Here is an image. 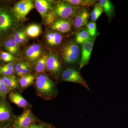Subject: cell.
<instances>
[{
  "label": "cell",
  "mask_w": 128,
  "mask_h": 128,
  "mask_svg": "<svg viewBox=\"0 0 128 128\" xmlns=\"http://www.w3.org/2000/svg\"><path fill=\"white\" fill-rule=\"evenodd\" d=\"M81 49L76 42L70 41L62 47L61 55L65 63L75 64L80 62Z\"/></svg>",
  "instance_id": "cell-1"
},
{
  "label": "cell",
  "mask_w": 128,
  "mask_h": 128,
  "mask_svg": "<svg viewBox=\"0 0 128 128\" xmlns=\"http://www.w3.org/2000/svg\"><path fill=\"white\" fill-rule=\"evenodd\" d=\"M82 8L80 6H73L64 0L56 2L52 6L53 11L57 16L66 19L75 16Z\"/></svg>",
  "instance_id": "cell-2"
},
{
  "label": "cell",
  "mask_w": 128,
  "mask_h": 128,
  "mask_svg": "<svg viewBox=\"0 0 128 128\" xmlns=\"http://www.w3.org/2000/svg\"><path fill=\"white\" fill-rule=\"evenodd\" d=\"M36 86L37 91L42 96H50L57 94V90L54 83L44 74L39 75L37 77Z\"/></svg>",
  "instance_id": "cell-3"
},
{
  "label": "cell",
  "mask_w": 128,
  "mask_h": 128,
  "mask_svg": "<svg viewBox=\"0 0 128 128\" xmlns=\"http://www.w3.org/2000/svg\"><path fill=\"white\" fill-rule=\"evenodd\" d=\"M34 4L32 0H22L14 5L12 12L15 18L19 21H22L34 8Z\"/></svg>",
  "instance_id": "cell-4"
},
{
  "label": "cell",
  "mask_w": 128,
  "mask_h": 128,
  "mask_svg": "<svg viewBox=\"0 0 128 128\" xmlns=\"http://www.w3.org/2000/svg\"><path fill=\"white\" fill-rule=\"evenodd\" d=\"M62 80L66 82L77 83L81 85L88 90H90L86 80L83 78L78 70L72 68H68L65 70L62 74Z\"/></svg>",
  "instance_id": "cell-5"
},
{
  "label": "cell",
  "mask_w": 128,
  "mask_h": 128,
  "mask_svg": "<svg viewBox=\"0 0 128 128\" xmlns=\"http://www.w3.org/2000/svg\"><path fill=\"white\" fill-rule=\"evenodd\" d=\"M14 17L7 9L0 8V34H6L12 30L16 23Z\"/></svg>",
  "instance_id": "cell-6"
},
{
  "label": "cell",
  "mask_w": 128,
  "mask_h": 128,
  "mask_svg": "<svg viewBox=\"0 0 128 128\" xmlns=\"http://www.w3.org/2000/svg\"><path fill=\"white\" fill-rule=\"evenodd\" d=\"M96 37L92 38L91 39L82 45L80 58L79 62V70H80L89 63Z\"/></svg>",
  "instance_id": "cell-7"
},
{
  "label": "cell",
  "mask_w": 128,
  "mask_h": 128,
  "mask_svg": "<svg viewBox=\"0 0 128 128\" xmlns=\"http://www.w3.org/2000/svg\"><path fill=\"white\" fill-rule=\"evenodd\" d=\"M34 120L32 112L28 109L16 118L14 122V128H27L32 125Z\"/></svg>",
  "instance_id": "cell-8"
},
{
  "label": "cell",
  "mask_w": 128,
  "mask_h": 128,
  "mask_svg": "<svg viewBox=\"0 0 128 128\" xmlns=\"http://www.w3.org/2000/svg\"><path fill=\"white\" fill-rule=\"evenodd\" d=\"M90 14L87 9L82 8L75 16L74 25L76 28L82 27L88 23Z\"/></svg>",
  "instance_id": "cell-9"
},
{
  "label": "cell",
  "mask_w": 128,
  "mask_h": 128,
  "mask_svg": "<svg viewBox=\"0 0 128 128\" xmlns=\"http://www.w3.org/2000/svg\"><path fill=\"white\" fill-rule=\"evenodd\" d=\"M51 2L46 0H36L34 1L35 7L43 20L46 15L52 10Z\"/></svg>",
  "instance_id": "cell-10"
},
{
  "label": "cell",
  "mask_w": 128,
  "mask_h": 128,
  "mask_svg": "<svg viewBox=\"0 0 128 128\" xmlns=\"http://www.w3.org/2000/svg\"><path fill=\"white\" fill-rule=\"evenodd\" d=\"M46 68L48 71L54 73L58 74L61 70V64L57 56L50 54L48 56L46 64Z\"/></svg>",
  "instance_id": "cell-11"
},
{
  "label": "cell",
  "mask_w": 128,
  "mask_h": 128,
  "mask_svg": "<svg viewBox=\"0 0 128 128\" xmlns=\"http://www.w3.org/2000/svg\"><path fill=\"white\" fill-rule=\"evenodd\" d=\"M72 24L70 20L60 18L57 19L50 27L53 30L62 33H66L70 31Z\"/></svg>",
  "instance_id": "cell-12"
},
{
  "label": "cell",
  "mask_w": 128,
  "mask_h": 128,
  "mask_svg": "<svg viewBox=\"0 0 128 128\" xmlns=\"http://www.w3.org/2000/svg\"><path fill=\"white\" fill-rule=\"evenodd\" d=\"M42 54V50L39 44H35L30 46L25 52L26 57L32 62L38 60Z\"/></svg>",
  "instance_id": "cell-13"
},
{
  "label": "cell",
  "mask_w": 128,
  "mask_h": 128,
  "mask_svg": "<svg viewBox=\"0 0 128 128\" xmlns=\"http://www.w3.org/2000/svg\"><path fill=\"white\" fill-rule=\"evenodd\" d=\"M12 112L10 108L6 101H0V122H5L10 119Z\"/></svg>",
  "instance_id": "cell-14"
},
{
  "label": "cell",
  "mask_w": 128,
  "mask_h": 128,
  "mask_svg": "<svg viewBox=\"0 0 128 128\" xmlns=\"http://www.w3.org/2000/svg\"><path fill=\"white\" fill-rule=\"evenodd\" d=\"M98 3L102 8L108 19L109 21H111L114 13V6L112 2L109 0H100Z\"/></svg>",
  "instance_id": "cell-15"
},
{
  "label": "cell",
  "mask_w": 128,
  "mask_h": 128,
  "mask_svg": "<svg viewBox=\"0 0 128 128\" xmlns=\"http://www.w3.org/2000/svg\"><path fill=\"white\" fill-rule=\"evenodd\" d=\"M9 99L12 103L19 107L26 108L28 105L27 101L18 92H11L9 95Z\"/></svg>",
  "instance_id": "cell-16"
},
{
  "label": "cell",
  "mask_w": 128,
  "mask_h": 128,
  "mask_svg": "<svg viewBox=\"0 0 128 128\" xmlns=\"http://www.w3.org/2000/svg\"><path fill=\"white\" fill-rule=\"evenodd\" d=\"M1 79L5 83L9 90L17 88L18 82L14 76H2Z\"/></svg>",
  "instance_id": "cell-17"
},
{
  "label": "cell",
  "mask_w": 128,
  "mask_h": 128,
  "mask_svg": "<svg viewBox=\"0 0 128 128\" xmlns=\"http://www.w3.org/2000/svg\"><path fill=\"white\" fill-rule=\"evenodd\" d=\"M65 2L76 6L80 7H92L96 4V0H65Z\"/></svg>",
  "instance_id": "cell-18"
},
{
  "label": "cell",
  "mask_w": 128,
  "mask_h": 128,
  "mask_svg": "<svg viewBox=\"0 0 128 128\" xmlns=\"http://www.w3.org/2000/svg\"><path fill=\"white\" fill-rule=\"evenodd\" d=\"M26 34L32 38H35L39 36L41 32V29L39 25L33 24L29 25L26 29Z\"/></svg>",
  "instance_id": "cell-19"
},
{
  "label": "cell",
  "mask_w": 128,
  "mask_h": 128,
  "mask_svg": "<svg viewBox=\"0 0 128 128\" xmlns=\"http://www.w3.org/2000/svg\"><path fill=\"white\" fill-rule=\"evenodd\" d=\"M92 38L87 30L84 29L77 33L76 35L75 41L78 44L82 45Z\"/></svg>",
  "instance_id": "cell-20"
},
{
  "label": "cell",
  "mask_w": 128,
  "mask_h": 128,
  "mask_svg": "<svg viewBox=\"0 0 128 128\" xmlns=\"http://www.w3.org/2000/svg\"><path fill=\"white\" fill-rule=\"evenodd\" d=\"M18 46L13 39L8 40L4 44L6 50L12 55L16 54L18 52Z\"/></svg>",
  "instance_id": "cell-21"
},
{
  "label": "cell",
  "mask_w": 128,
  "mask_h": 128,
  "mask_svg": "<svg viewBox=\"0 0 128 128\" xmlns=\"http://www.w3.org/2000/svg\"><path fill=\"white\" fill-rule=\"evenodd\" d=\"M35 77L34 75L28 74L22 76L19 80V83L21 87L26 88L32 84L34 81Z\"/></svg>",
  "instance_id": "cell-22"
},
{
  "label": "cell",
  "mask_w": 128,
  "mask_h": 128,
  "mask_svg": "<svg viewBox=\"0 0 128 128\" xmlns=\"http://www.w3.org/2000/svg\"><path fill=\"white\" fill-rule=\"evenodd\" d=\"M48 56H43L38 59L35 66V71L38 73H43L46 68V61Z\"/></svg>",
  "instance_id": "cell-23"
},
{
  "label": "cell",
  "mask_w": 128,
  "mask_h": 128,
  "mask_svg": "<svg viewBox=\"0 0 128 128\" xmlns=\"http://www.w3.org/2000/svg\"><path fill=\"white\" fill-rule=\"evenodd\" d=\"M103 12V9L99 3L96 4L90 15L92 22H95L96 21Z\"/></svg>",
  "instance_id": "cell-24"
},
{
  "label": "cell",
  "mask_w": 128,
  "mask_h": 128,
  "mask_svg": "<svg viewBox=\"0 0 128 128\" xmlns=\"http://www.w3.org/2000/svg\"><path fill=\"white\" fill-rule=\"evenodd\" d=\"M26 35L25 31H18L14 34L13 40L18 46L25 42L26 40Z\"/></svg>",
  "instance_id": "cell-25"
},
{
  "label": "cell",
  "mask_w": 128,
  "mask_h": 128,
  "mask_svg": "<svg viewBox=\"0 0 128 128\" xmlns=\"http://www.w3.org/2000/svg\"><path fill=\"white\" fill-rule=\"evenodd\" d=\"M86 30L92 38H94L98 36L97 28L95 22H92L87 24Z\"/></svg>",
  "instance_id": "cell-26"
},
{
  "label": "cell",
  "mask_w": 128,
  "mask_h": 128,
  "mask_svg": "<svg viewBox=\"0 0 128 128\" xmlns=\"http://www.w3.org/2000/svg\"><path fill=\"white\" fill-rule=\"evenodd\" d=\"M57 18L52 10L46 15L44 19V23L46 25L51 26L57 20Z\"/></svg>",
  "instance_id": "cell-27"
},
{
  "label": "cell",
  "mask_w": 128,
  "mask_h": 128,
  "mask_svg": "<svg viewBox=\"0 0 128 128\" xmlns=\"http://www.w3.org/2000/svg\"><path fill=\"white\" fill-rule=\"evenodd\" d=\"M63 39V36L61 34L57 32H54L52 41L50 45L52 46L58 45L61 43Z\"/></svg>",
  "instance_id": "cell-28"
},
{
  "label": "cell",
  "mask_w": 128,
  "mask_h": 128,
  "mask_svg": "<svg viewBox=\"0 0 128 128\" xmlns=\"http://www.w3.org/2000/svg\"><path fill=\"white\" fill-rule=\"evenodd\" d=\"M9 90L2 80L0 78V96L2 98H5Z\"/></svg>",
  "instance_id": "cell-29"
},
{
  "label": "cell",
  "mask_w": 128,
  "mask_h": 128,
  "mask_svg": "<svg viewBox=\"0 0 128 128\" xmlns=\"http://www.w3.org/2000/svg\"><path fill=\"white\" fill-rule=\"evenodd\" d=\"M2 59L6 62H11L14 60V58L12 54L6 52H2L1 54Z\"/></svg>",
  "instance_id": "cell-30"
},
{
  "label": "cell",
  "mask_w": 128,
  "mask_h": 128,
  "mask_svg": "<svg viewBox=\"0 0 128 128\" xmlns=\"http://www.w3.org/2000/svg\"><path fill=\"white\" fill-rule=\"evenodd\" d=\"M14 71V70L8 68L5 66L0 68V74L2 76L12 75Z\"/></svg>",
  "instance_id": "cell-31"
},
{
  "label": "cell",
  "mask_w": 128,
  "mask_h": 128,
  "mask_svg": "<svg viewBox=\"0 0 128 128\" xmlns=\"http://www.w3.org/2000/svg\"><path fill=\"white\" fill-rule=\"evenodd\" d=\"M26 64V63L24 62H19L16 64L15 66V70L18 75L21 76L22 72Z\"/></svg>",
  "instance_id": "cell-32"
},
{
  "label": "cell",
  "mask_w": 128,
  "mask_h": 128,
  "mask_svg": "<svg viewBox=\"0 0 128 128\" xmlns=\"http://www.w3.org/2000/svg\"><path fill=\"white\" fill-rule=\"evenodd\" d=\"M54 32H50L48 33L46 36V40L47 42L49 44H50V43L52 41Z\"/></svg>",
  "instance_id": "cell-33"
},
{
  "label": "cell",
  "mask_w": 128,
  "mask_h": 128,
  "mask_svg": "<svg viewBox=\"0 0 128 128\" xmlns=\"http://www.w3.org/2000/svg\"><path fill=\"white\" fill-rule=\"evenodd\" d=\"M27 128H44L42 124H32Z\"/></svg>",
  "instance_id": "cell-34"
},
{
  "label": "cell",
  "mask_w": 128,
  "mask_h": 128,
  "mask_svg": "<svg viewBox=\"0 0 128 128\" xmlns=\"http://www.w3.org/2000/svg\"><path fill=\"white\" fill-rule=\"evenodd\" d=\"M51 128V127H49V128Z\"/></svg>",
  "instance_id": "cell-35"
},
{
  "label": "cell",
  "mask_w": 128,
  "mask_h": 128,
  "mask_svg": "<svg viewBox=\"0 0 128 128\" xmlns=\"http://www.w3.org/2000/svg\"></svg>",
  "instance_id": "cell-36"
}]
</instances>
